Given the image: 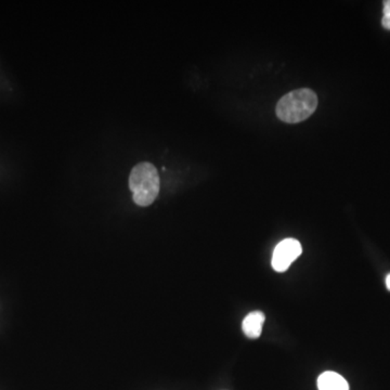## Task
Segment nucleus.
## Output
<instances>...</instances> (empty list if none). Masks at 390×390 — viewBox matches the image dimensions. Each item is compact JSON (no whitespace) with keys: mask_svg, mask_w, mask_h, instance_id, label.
<instances>
[{"mask_svg":"<svg viewBox=\"0 0 390 390\" xmlns=\"http://www.w3.org/2000/svg\"><path fill=\"white\" fill-rule=\"evenodd\" d=\"M386 286L390 291V274H388L387 278H386Z\"/></svg>","mask_w":390,"mask_h":390,"instance_id":"nucleus-7","label":"nucleus"},{"mask_svg":"<svg viewBox=\"0 0 390 390\" xmlns=\"http://www.w3.org/2000/svg\"><path fill=\"white\" fill-rule=\"evenodd\" d=\"M318 388L319 390H349V384L338 373L327 371L318 378Z\"/></svg>","mask_w":390,"mask_h":390,"instance_id":"nucleus-5","label":"nucleus"},{"mask_svg":"<svg viewBox=\"0 0 390 390\" xmlns=\"http://www.w3.org/2000/svg\"><path fill=\"white\" fill-rule=\"evenodd\" d=\"M382 28L390 31V0H386L382 3Z\"/></svg>","mask_w":390,"mask_h":390,"instance_id":"nucleus-6","label":"nucleus"},{"mask_svg":"<svg viewBox=\"0 0 390 390\" xmlns=\"http://www.w3.org/2000/svg\"><path fill=\"white\" fill-rule=\"evenodd\" d=\"M266 316L263 312H252L243 320L242 329L248 338L256 339L261 335Z\"/></svg>","mask_w":390,"mask_h":390,"instance_id":"nucleus-4","label":"nucleus"},{"mask_svg":"<svg viewBox=\"0 0 390 390\" xmlns=\"http://www.w3.org/2000/svg\"><path fill=\"white\" fill-rule=\"evenodd\" d=\"M301 244L295 239L281 241L273 252L272 268L277 272H284L301 255Z\"/></svg>","mask_w":390,"mask_h":390,"instance_id":"nucleus-3","label":"nucleus"},{"mask_svg":"<svg viewBox=\"0 0 390 390\" xmlns=\"http://www.w3.org/2000/svg\"><path fill=\"white\" fill-rule=\"evenodd\" d=\"M318 107V96L312 89H297L281 98L277 105V115L281 120L296 124L307 120Z\"/></svg>","mask_w":390,"mask_h":390,"instance_id":"nucleus-1","label":"nucleus"},{"mask_svg":"<svg viewBox=\"0 0 390 390\" xmlns=\"http://www.w3.org/2000/svg\"><path fill=\"white\" fill-rule=\"evenodd\" d=\"M129 188L133 202L139 206H149L160 193V176L153 164L143 163L133 167L129 176Z\"/></svg>","mask_w":390,"mask_h":390,"instance_id":"nucleus-2","label":"nucleus"}]
</instances>
